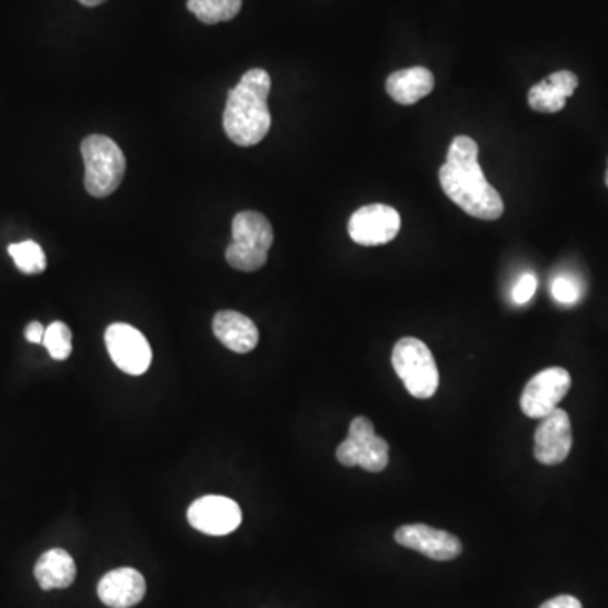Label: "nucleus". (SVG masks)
Returning <instances> with one entry per match:
<instances>
[{
	"label": "nucleus",
	"mask_w": 608,
	"mask_h": 608,
	"mask_svg": "<svg viewBox=\"0 0 608 608\" xmlns=\"http://www.w3.org/2000/svg\"><path fill=\"white\" fill-rule=\"evenodd\" d=\"M438 177L445 195L474 219L492 222L502 217V198L480 168L479 144L474 139H453Z\"/></svg>",
	"instance_id": "nucleus-1"
},
{
	"label": "nucleus",
	"mask_w": 608,
	"mask_h": 608,
	"mask_svg": "<svg viewBox=\"0 0 608 608\" xmlns=\"http://www.w3.org/2000/svg\"><path fill=\"white\" fill-rule=\"evenodd\" d=\"M271 84L268 71L253 68L229 92L223 112V129L230 141L240 148L259 144L271 129L272 119L268 106Z\"/></svg>",
	"instance_id": "nucleus-2"
},
{
	"label": "nucleus",
	"mask_w": 608,
	"mask_h": 608,
	"mask_svg": "<svg viewBox=\"0 0 608 608\" xmlns=\"http://www.w3.org/2000/svg\"><path fill=\"white\" fill-rule=\"evenodd\" d=\"M272 242L275 232L265 215L240 211L232 222V243L227 247V262L237 271H259L268 262Z\"/></svg>",
	"instance_id": "nucleus-3"
},
{
	"label": "nucleus",
	"mask_w": 608,
	"mask_h": 608,
	"mask_svg": "<svg viewBox=\"0 0 608 608\" xmlns=\"http://www.w3.org/2000/svg\"><path fill=\"white\" fill-rule=\"evenodd\" d=\"M84 162V188L92 197L106 198L122 183L126 175V156L116 141L107 136L93 134L81 142Z\"/></svg>",
	"instance_id": "nucleus-4"
},
{
	"label": "nucleus",
	"mask_w": 608,
	"mask_h": 608,
	"mask_svg": "<svg viewBox=\"0 0 608 608\" xmlns=\"http://www.w3.org/2000/svg\"><path fill=\"white\" fill-rule=\"evenodd\" d=\"M392 367L409 395L418 399L437 395L440 372L425 341L415 337L401 338L392 350Z\"/></svg>",
	"instance_id": "nucleus-5"
},
{
	"label": "nucleus",
	"mask_w": 608,
	"mask_h": 608,
	"mask_svg": "<svg viewBox=\"0 0 608 608\" xmlns=\"http://www.w3.org/2000/svg\"><path fill=\"white\" fill-rule=\"evenodd\" d=\"M571 387V376L567 369L551 367L536 373L526 383L520 396V409L528 418L542 419L558 409L559 402Z\"/></svg>",
	"instance_id": "nucleus-6"
},
{
	"label": "nucleus",
	"mask_w": 608,
	"mask_h": 608,
	"mask_svg": "<svg viewBox=\"0 0 608 608\" xmlns=\"http://www.w3.org/2000/svg\"><path fill=\"white\" fill-rule=\"evenodd\" d=\"M106 345L110 359L129 376H142L151 366V345L138 328L126 323L110 325L106 331Z\"/></svg>",
	"instance_id": "nucleus-7"
},
{
	"label": "nucleus",
	"mask_w": 608,
	"mask_h": 608,
	"mask_svg": "<svg viewBox=\"0 0 608 608\" xmlns=\"http://www.w3.org/2000/svg\"><path fill=\"white\" fill-rule=\"evenodd\" d=\"M401 230V215L389 205L360 208L349 220V236L359 246L376 247L392 242Z\"/></svg>",
	"instance_id": "nucleus-8"
},
{
	"label": "nucleus",
	"mask_w": 608,
	"mask_h": 608,
	"mask_svg": "<svg viewBox=\"0 0 608 608\" xmlns=\"http://www.w3.org/2000/svg\"><path fill=\"white\" fill-rule=\"evenodd\" d=\"M188 520L197 531L208 536H226L242 522V510L236 500L207 496L195 500L188 509Z\"/></svg>",
	"instance_id": "nucleus-9"
},
{
	"label": "nucleus",
	"mask_w": 608,
	"mask_h": 608,
	"mask_svg": "<svg viewBox=\"0 0 608 608\" xmlns=\"http://www.w3.org/2000/svg\"><path fill=\"white\" fill-rule=\"evenodd\" d=\"M574 445L570 416L555 409L539 422L535 435V457L542 465H559L567 460Z\"/></svg>",
	"instance_id": "nucleus-10"
},
{
	"label": "nucleus",
	"mask_w": 608,
	"mask_h": 608,
	"mask_svg": "<svg viewBox=\"0 0 608 608\" xmlns=\"http://www.w3.org/2000/svg\"><path fill=\"white\" fill-rule=\"evenodd\" d=\"M395 539L398 545L415 549L435 561H451L464 549L457 536L426 525L401 526L396 531Z\"/></svg>",
	"instance_id": "nucleus-11"
},
{
	"label": "nucleus",
	"mask_w": 608,
	"mask_h": 608,
	"mask_svg": "<svg viewBox=\"0 0 608 608\" xmlns=\"http://www.w3.org/2000/svg\"><path fill=\"white\" fill-rule=\"evenodd\" d=\"M99 598L110 608H130L146 595V580L134 568H119L100 580Z\"/></svg>",
	"instance_id": "nucleus-12"
},
{
	"label": "nucleus",
	"mask_w": 608,
	"mask_h": 608,
	"mask_svg": "<svg viewBox=\"0 0 608 608\" xmlns=\"http://www.w3.org/2000/svg\"><path fill=\"white\" fill-rule=\"evenodd\" d=\"M578 87V77L574 71L562 70L549 74L529 90V107L536 112L556 113L565 109L567 100Z\"/></svg>",
	"instance_id": "nucleus-13"
},
{
	"label": "nucleus",
	"mask_w": 608,
	"mask_h": 608,
	"mask_svg": "<svg viewBox=\"0 0 608 608\" xmlns=\"http://www.w3.org/2000/svg\"><path fill=\"white\" fill-rule=\"evenodd\" d=\"M337 460L343 467H362L370 474H379L389 465V445L377 435L369 440L347 437L338 445Z\"/></svg>",
	"instance_id": "nucleus-14"
},
{
	"label": "nucleus",
	"mask_w": 608,
	"mask_h": 608,
	"mask_svg": "<svg viewBox=\"0 0 608 608\" xmlns=\"http://www.w3.org/2000/svg\"><path fill=\"white\" fill-rule=\"evenodd\" d=\"M213 333L227 349L236 353H249L259 343V330L246 315L237 311H220L213 318Z\"/></svg>",
	"instance_id": "nucleus-15"
},
{
	"label": "nucleus",
	"mask_w": 608,
	"mask_h": 608,
	"mask_svg": "<svg viewBox=\"0 0 608 608\" xmlns=\"http://www.w3.org/2000/svg\"><path fill=\"white\" fill-rule=\"evenodd\" d=\"M435 89V77L425 67L406 68L389 74L386 90L390 99L401 106H412L428 97Z\"/></svg>",
	"instance_id": "nucleus-16"
},
{
	"label": "nucleus",
	"mask_w": 608,
	"mask_h": 608,
	"mask_svg": "<svg viewBox=\"0 0 608 608\" xmlns=\"http://www.w3.org/2000/svg\"><path fill=\"white\" fill-rule=\"evenodd\" d=\"M34 577L42 590L68 588L77 578V565L64 549H50L36 562Z\"/></svg>",
	"instance_id": "nucleus-17"
},
{
	"label": "nucleus",
	"mask_w": 608,
	"mask_h": 608,
	"mask_svg": "<svg viewBox=\"0 0 608 608\" xmlns=\"http://www.w3.org/2000/svg\"><path fill=\"white\" fill-rule=\"evenodd\" d=\"M187 8L203 24H219L239 14L242 0H188Z\"/></svg>",
	"instance_id": "nucleus-18"
},
{
	"label": "nucleus",
	"mask_w": 608,
	"mask_h": 608,
	"mask_svg": "<svg viewBox=\"0 0 608 608\" xmlns=\"http://www.w3.org/2000/svg\"><path fill=\"white\" fill-rule=\"evenodd\" d=\"M9 253L14 259L19 271L24 272V275H41L47 269L48 262L44 250L32 240L12 243V246H9Z\"/></svg>",
	"instance_id": "nucleus-19"
},
{
	"label": "nucleus",
	"mask_w": 608,
	"mask_h": 608,
	"mask_svg": "<svg viewBox=\"0 0 608 608\" xmlns=\"http://www.w3.org/2000/svg\"><path fill=\"white\" fill-rule=\"evenodd\" d=\"M71 330L63 321H54L44 331V338H42V345L47 347L50 352L51 359L67 360L71 356L73 350V340H71Z\"/></svg>",
	"instance_id": "nucleus-20"
},
{
	"label": "nucleus",
	"mask_w": 608,
	"mask_h": 608,
	"mask_svg": "<svg viewBox=\"0 0 608 608\" xmlns=\"http://www.w3.org/2000/svg\"><path fill=\"white\" fill-rule=\"evenodd\" d=\"M551 292L561 305H575L581 298V286L571 276H558L552 279Z\"/></svg>",
	"instance_id": "nucleus-21"
},
{
	"label": "nucleus",
	"mask_w": 608,
	"mask_h": 608,
	"mask_svg": "<svg viewBox=\"0 0 608 608\" xmlns=\"http://www.w3.org/2000/svg\"><path fill=\"white\" fill-rule=\"evenodd\" d=\"M538 288V279L532 275H525L517 281L516 288L512 289V301L516 305H526L531 301Z\"/></svg>",
	"instance_id": "nucleus-22"
},
{
	"label": "nucleus",
	"mask_w": 608,
	"mask_h": 608,
	"mask_svg": "<svg viewBox=\"0 0 608 608\" xmlns=\"http://www.w3.org/2000/svg\"><path fill=\"white\" fill-rule=\"evenodd\" d=\"M539 608H584V605L571 595H559V597L551 598Z\"/></svg>",
	"instance_id": "nucleus-23"
},
{
	"label": "nucleus",
	"mask_w": 608,
	"mask_h": 608,
	"mask_svg": "<svg viewBox=\"0 0 608 608\" xmlns=\"http://www.w3.org/2000/svg\"><path fill=\"white\" fill-rule=\"evenodd\" d=\"M44 331H47V328L42 327L39 321H32V323H29V327L26 328V340L31 341V343H42Z\"/></svg>",
	"instance_id": "nucleus-24"
},
{
	"label": "nucleus",
	"mask_w": 608,
	"mask_h": 608,
	"mask_svg": "<svg viewBox=\"0 0 608 608\" xmlns=\"http://www.w3.org/2000/svg\"><path fill=\"white\" fill-rule=\"evenodd\" d=\"M80 4L87 6V8H97V6L103 4L107 0H78Z\"/></svg>",
	"instance_id": "nucleus-25"
},
{
	"label": "nucleus",
	"mask_w": 608,
	"mask_h": 608,
	"mask_svg": "<svg viewBox=\"0 0 608 608\" xmlns=\"http://www.w3.org/2000/svg\"><path fill=\"white\" fill-rule=\"evenodd\" d=\"M605 183H607V187H608V171H607V177H605Z\"/></svg>",
	"instance_id": "nucleus-26"
}]
</instances>
